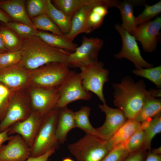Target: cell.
Wrapping results in <instances>:
<instances>
[{"mask_svg":"<svg viewBox=\"0 0 161 161\" xmlns=\"http://www.w3.org/2000/svg\"><path fill=\"white\" fill-rule=\"evenodd\" d=\"M112 87L114 105L129 119H135L148 99L161 95L160 89L148 90L143 80L135 82L129 76L124 77L120 83L113 84Z\"/></svg>","mask_w":161,"mask_h":161,"instance_id":"obj_1","label":"cell"},{"mask_svg":"<svg viewBox=\"0 0 161 161\" xmlns=\"http://www.w3.org/2000/svg\"><path fill=\"white\" fill-rule=\"evenodd\" d=\"M21 59L19 64L27 71L52 62L67 63L71 53L67 50L49 45L37 35L21 39Z\"/></svg>","mask_w":161,"mask_h":161,"instance_id":"obj_2","label":"cell"},{"mask_svg":"<svg viewBox=\"0 0 161 161\" xmlns=\"http://www.w3.org/2000/svg\"><path fill=\"white\" fill-rule=\"evenodd\" d=\"M69 66L66 62H52L28 71L29 84L45 88L58 87L70 72Z\"/></svg>","mask_w":161,"mask_h":161,"instance_id":"obj_3","label":"cell"},{"mask_svg":"<svg viewBox=\"0 0 161 161\" xmlns=\"http://www.w3.org/2000/svg\"><path fill=\"white\" fill-rule=\"evenodd\" d=\"M58 114L59 109L56 108L44 118L31 148L30 157H38L51 149L56 150L59 148L60 144L55 136Z\"/></svg>","mask_w":161,"mask_h":161,"instance_id":"obj_4","label":"cell"},{"mask_svg":"<svg viewBox=\"0 0 161 161\" xmlns=\"http://www.w3.org/2000/svg\"><path fill=\"white\" fill-rule=\"evenodd\" d=\"M106 143V140L86 134L68 148L77 161H101L109 152Z\"/></svg>","mask_w":161,"mask_h":161,"instance_id":"obj_5","label":"cell"},{"mask_svg":"<svg viewBox=\"0 0 161 161\" xmlns=\"http://www.w3.org/2000/svg\"><path fill=\"white\" fill-rule=\"evenodd\" d=\"M59 99L56 108L67 107L75 101L89 100L92 96V94L86 90L82 83L79 73L71 71L61 84L58 87Z\"/></svg>","mask_w":161,"mask_h":161,"instance_id":"obj_6","label":"cell"},{"mask_svg":"<svg viewBox=\"0 0 161 161\" xmlns=\"http://www.w3.org/2000/svg\"><path fill=\"white\" fill-rule=\"evenodd\" d=\"M79 73L84 87L95 94L103 104L106 103L103 93V86L108 81L109 71L98 61L80 69Z\"/></svg>","mask_w":161,"mask_h":161,"instance_id":"obj_7","label":"cell"},{"mask_svg":"<svg viewBox=\"0 0 161 161\" xmlns=\"http://www.w3.org/2000/svg\"><path fill=\"white\" fill-rule=\"evenodd\" d=\"M104 44L98 38L83 37L81 45L70 54L67 61L70 66L81 68L98 61L99 53Z\"/></svg>","mask_w":161,"mask_h":161,"instance_id":"obj_8","label":"cell"},{"mask_svg":"<svg viewBox=\"0 0 161 161\" xmlns=\"http://www.w3.org/2000/svg\"><path fill=\"white\" fill-rule=\"evenodd\" d=\"M115 28L120 35L122 47L121 51L115 54L114 57L117 59H128L133 63L136 69L153 67L142 57L135 37L119 24L115 25Z\"/></svg>","mask_w":161,"mask_h":161,"instance_id":"obj_9","label":"cell"},{"mask_svg":"<svg viewBox=\"0 0 161 161\" xmlns=\"http://www.w3.org/2000/svg\"><path fill=\"white\" fill-rule=\"evenodd\" d=\"M30 95L32 111L43 117L56 108L60 98L58 87H34L30 91Z\"/></svg>","mask_w":161,"mask_h":161,"instance_id":"obj_10","label":"cell"},{"mask_svg":"<svg viewBox=\"0 0 161 161\" xmlns=\"http://www.w3.org/2000/svg\"><path fill=\"white\" fill-rule=\"evenodd\" d=\"M32 112L30 102L20 94H14L6 114L0 122V132L9 128L16 123L24 120Z\"/></svg>","mask_w":161,"mask_h":161,"instance_id":"obj_11","label":"cell"},{"mask_svg":"<svg viewBox=\"0 0 161 161\" xmlns=\"http://www.w3.org/2000/svg\"><path fill=\"white\" fill-rule=\"evenodd\" d=\"M110 0H92L90 3L81 8L74 15L72 19V25L69 32L65 35L66 38L72 41L79 34L89 33L92 32L88 24L89 14L92 9L99 5L109 7L111 5Z\"/></svg>","mask_w":161,"mask_h":161,"instance_id":"obj_12","label":"cell"},{"mask_svg":"<svg viewBox=\"0 0 161 161\" xmlns=\"http://www.w3.org/2000/svg\"><path fill=\"white\" fill-rule=\"evenodd\" d=\"M161 29V17H157L137 26L133 35L141 44L145 52H151L156 49Z\"/></svg>","mask_w":161,"mask_h":161,"instance_id":"obj_13","label":"cell"},{"mask_svg":"<svg viewBox=\"0 0 161 161\" xmlns=\"http://www.w3.org/2000/svg\"><path fill=\"white\" fill-rule=\"evenodd\" d=\"M99 108L106 115L103 124L96 129L103 139L109 140L128 119L124 112L119 109L113 108L106 103L99 104Z\"/></svg>","mask_w":161,"mask_h":161,"instance_id":"obj_14","label":"cell"},{"mask_svg":"<svg viewBox=\"0 0 161 161\" xmlns=\"http://www.w3.org/2000/svg\"><path fill=\"white\" fill-rule=\"evenodd\" d=\"M43 117L32 111L26 119L13 124L10 128V135L18 134L20 136L31 148L42 122Z\"/></svg>","mask_w":161,"mask_h":161,"instance_id":"obj_15","label":"cell"},{"mask_svg":"<svg viewBox=\"0 0 161 161\" xmlns=\"http://www.w3.org/2000/svg\"><path fill=\"white\" fill-rule=\"evenodd\" d=\"M30 155L31 148L18 134L0 148V161H25Z\"/></svg>","mask_w":161,"mask_h":161,"instance_id":"obj_16","label":"cell"},{"mask_svg":"<svg viewBox=\"0 0 161 161\" xmlns=\"http://www.w3.org/2000/svg\"><path fill=\"white\" fill-rule=\"evenodd\" d=\"M0 83L16 92L29 84L28 71L19 64L0 69Z\"/></svg>","mask_w":161,"mask_h":161,"instance_id":"obj_17","label":"cell"},{"mask_svg":"<svg viewBox=\"0 0 161 161\" xmlns=\"http://www.w3.org/2000/svg\"><path fill=\"white\" fill-rule=\"evenodd\" d=\"M25 2L24 0H0V8L13 21L34 28L27 13Z\"/></svg>","mask_w":161,"mask_h":161,"instance_id":"obj_18","label":"cell"},{"mask_svg":"<svg viewBox=\"0 0 161 161\" xmlns=\"http://www.w3.org/2000/svg\"><path fill=\"white\" fill-rule=\"evenodd\" d=\"M59 114L55 136L59 144H63L66 140L67 134L76 128L74 112L67 106L58 109Z\"/></svg>","mask_w":161,"mask_h":161,"instance_id":"obj_19","label":"cell"},{"mask_svg":"<svg viewBox=\"0 0 161 161\" xmlns=\"http://www.w3.org/2000/svg\"><path fill=\"white\" fill-rule=\"evenodd\" d=\"M140 127V123L135 119H128L125 124L106 140V146L109 151L118 145L126 143Z\"/></svg>","mask_w":161,"mask_h":161,"instance_id":"obj_20","label":"cell"},{"mask_svg":"<svg viewBox=\"0 0 161 161\" xmlns=\"http://www.w3.org/2000/svg\"><path fill=\"white\" fill-rule=\"evenodd\" d=\"M139 1L126 0L119 1L116 7L119 10L122 21L120 25L123 29L133 35L137 27L134 14V7L139 4Z\"/></svg>","mask_w":161,"mask_h":161,"instance_id":"obj_21","label":"cell"},{"mask_svg":"<svg viewBox=\"0 0 161 161\" xmlns=\"http://www.w3.org/2000/svg\"><path fill=\"white\" fill-rule=\"evenodd\" d=\"M36 35L47 43L55 47L74 52L78 47L77 44L69 40L65 35H61L37 30Z\"/></svg>","mask_w":161,"mask_h":161,"instance_id":"obj_22","label":"cell"},{"mask_svg":"<svg viewBox=\"0 0 161 161\" xmlns=\"http://www.w3.org/2000/svg\"><path fill=\"white\" fill-rule=\"evenodd\" d=\"M46 14L58 26L65 35L68 34L71 27L72 19L56 8L50 0H47Z\"/></svg>","mask_w":161,"mask_h":161,"instance_id":"obj_23","label":"cell"},{"mask_svg":"<svg viewBox=\"0 0 161 161\" xmlns=\"http://www.w3.org/2000/svg\"><path fill=\"white\" fill-rule=\"evenodd\" d=\"M91 111L90 108L88 106H82L78 111L74 112V118L76 128H78L84 131L86 134L102 137L90 123L89 117Z\"/></svg>","mask_w":161,"mask_h":161,"instance_id":"obj_24","label":"cell"},{"mask_svg":"<svg viewBox=\"0 0 161 161\" xmlns=\"http://www.w3.org/2000/svg\"><path fill=\"white\" fill-rule=\"evenodd\" d=\"M92 0H54L52 2L57 9L72 19L75 13Z\"/></svg>","mask_w":161,"mask_h":161,"instance_id":"obj_25","label":"cell"},{"mask_svg":"<svg viewBox=\"0 0 161 161\" xmlns=\"http://www.w3.org/2000/svg\"><path fill=\"white\" fill-rule=\"evenodd\" d=\"M161 113V100L151 97L146 101L134 119L140 123L146 120L152 118Z\"/></svg>","mask_w":161,"mask_h":161,"instance_id":"obj_26","label":"cell"},{"mask_svg":"<svg viewBox=\"0 0 161 161\" xmlns=\"http://www.w3.org/2000/svg\"><path fill=\"white\" fill-rule=\"evenodd\" d=\"M2 38L8 52L20 50L21 39L13 31L2 25L0 26Z\"/></svg>","mask_w":161,"mask_h":161,"instance_id":"obj_27","label":"cell"},{"mask_svg":"<svg viewBox=\"0 0 161 161\" xmlns=\"http://www.w3.org/2000/svg\"><path fill=\"white\" fill-rule=\"evenodd\" d=\"M31 19L34 27L36 30L47 31L60 35H64L46 14L40 15Z\"/></svg>","mask_w":161,"mask_h":161,"instance_id":"obj_28","label":"cell"},{"mask_svg":"<svg viewBox=\"0 0 161 161\" xmlns=\"http://www.w3.org/2000/svg\"><path fill=\"white\" fill-rule=\"evenodd\" d=\"M145 141L143 148L151 151V142L157 134L161 132V113L152 118L149 126L144 131Z\"/></svg>","mask_w":161,"mask_h":161,"instance_id":"obj_29","label":"cell"},{"mask_svg":"<svg viewBox=\"0 0 161 161\" xmlns=\"http://www.w3.org/2000/svg\"><path fill=\"white\" fill-rule=\"evenodd\" d=\"M134 74L151 81L158 88L161 87V66L146 68L135 69L133 71Z\"/></svg>","mask_w":161,"mask_h":161,"instance_id":"obj_30","label":"cell"},{"mask_svg":"<svg viewBox=\"0 0 161 161\" xmlns=\"http://www.w3.org/2000/svg\"><path fill=\"white\" fill-rule=\"evenodd\" d=\"M1 24L14 32L21 39L36 35L37 30L23 23L13 21Z\"/></svg>","mask_w":161,"mask_h":161,"instance_id":"obj_31","label":"cell"},{"mask_svg":"<svg viewBox=\"0 0 161 161\" xmlns=\"http://www.w3.org/2000/svg\"><path fill=\"white\" fill-rule=\"evenodd\" d=\"M144 6L143 11L135 17V22L137 26L150 21L161 12V1L151 5L145 4Z\"/></svg>","mask_w":161,"mask_h":161,"instance_id":"obj_32","label":"cell"},{"mask_svg":"<svg viewBox=\"0 0 161 161\" xmlns=\"http://www.w3.org/2000/svg\"><path fill=\"white\" fill-rule=\"evenodd\" d=\"M145 141L144 132L140 127L126 142L125 148L129 153L137 151L143 148Z\"/></svg>","mask_w":161,"mask_h":161,"instance_id":"obj_33","label":"cell"},{"mask_svg":"<svg viewBox=\"0 0 161 161\" xmlns=\"http://www.w3.org/2000/svg\"><path fill=\"white\" fill-rule=\"evenodd\" d=\"M16 92L0 83V122L4 118Z\"/></svg>","mask_w":161,"mask_h":161,"instance_id":"obj_34","label":"cell"},{"mask_svg":"<svg viewBox=\"0 0 161 161\" xmlns=\"http://www.w3.org/2000/svg\"><path fill=\"white\" fill-rule=\"evenodd\" d=\"M47 0H29L27 3L26 10L31 19L40 15L46 14Z\"/></svg>","mask_w":161,"mask_h":161,"instance_id":"obj_35","label":"cell"},{"mask_svg":"<svg viewBox=\"0 0 161 161\" xmlns=\"http://www.w3.org/2000/svg\"><path fill=\"white\" fill-rule=\"evenodd\" d=\"M21 59L20 50L0 54V69L17 64L20 62Z\"/></svg>","mask_w":161,"mask_h":161,"instance_id":"obj_36","label":"cell"},{"mask_svg":"<svg viewBox=\"0 0 161 161\" xmlns=\"http://www.w3.org/2000/svg\"><path fill=\"white\" fill-rule=\"evenodd\" d=\"M125 144L118 145L109 152L101 161H123L130 153Z\"/></svg>","mask_w":161,"mask_h":161,"instance_id":"obj_37","label":"cell"},{"mask_svg":"<svg viewBox=\"0 0 161 161\" xmlns=\"http://www.w3.org/2000/svg\"><path fill=\"white\" fill-rule=\"evenodd\" d=\"M104 18V17L92 10L89 16L88 24L92 31L100 27L103 23Z\"/></svg>","mask_w":161,"mask_h":161,"instance_id":"obj_38","label":"cell"},{"mask_svg":"<svg viewBox=\"0 0 161 161\" xmlns=\"http://www.w3.org/2000/svg\"><path fill=\"white\" fill-rule=\"evenodd\" d=\"M147 153L143 148L136 152L130 153L123 161H144Z\"/></svg>","mask_w":161,"mask_h":161,"instance_id":"obj_39","label":"cell"},{"mask_svg":"<svg viewBox=\"0 0 161 161\" xmlns=\"http://www.w3.org/2000/svg\"><path fill=\"white\" fill-rule=\"evenodd\" d=\"M55 149H51L43 155L37 157H29L25 161H47L50 157L55 152Z\"/></svg>","mask_w":161,"mask_h":161,"instance_id":"obj_40","label":"cell"},{"mask_svg":"<svg viewBox=\"0 0 161 161\" xmlns=\"http://www.w3.org/2000/svg\"><path fill=\"white\" fill-rule=\"evenodd\" d=\"M9 128L4 131L0 132V148L4 143L9 141L13 137V135H9Z\"/></svg>","mask_w":161,"mask_h":161,"instance_id":"obj_41","label":"cell"},{"mask_svg":"<svg viewBox=\"0 0 161 161\" xmlns=\"http://www.w3.org/2000/svg\"><path fill=\"white\" fill-rule=\"evenodd\" d=\"M108 8L105 5H99L94 7L92 10L105 17L108 13Z\"/></svg>","mask_w":161,"mask_h":161,"instance_id":"obj_42","label":"cell"},{"mask_svg":"<svg viewBox=\"0 0 161 161\" xmlns=\"http://www.w3.org/2000/svg\"><path fill=\"white\" fill-rule=\"evenodd\" d=\"M144 161H161V155L155 154L151 151H148Z\"/></svg>","mask_w":161,"mask_h":161,"instance_id":"obj_43","label":"cell"},{"mask_svg":"<svg viewBox=\"0 0 161 161\" xmlns=\"http://www.w3.org/2000/svg\"><path fill=\"white\" fill-rule=\"evenodd\" d=\"M13 21L8 15L0 8V21L2 23L6 24Z\"/></svg>","mask_w":161,"mask_h":161,"instance_id":"obj_44","label":"cell"},{"mask_svg":"<svg viewBox=\"0 0 161 161\" xmlns=\"http://www.w3.org/2000/svg\"><path fill=\"white\" fill-rule=\"evenodd\" d=\"M152 119V118L148 119L140 123L141 128L144 131L149 126Z\"/></svg>","mask_w":161,"mask_h":161,"instance_id":"obj_45","label":"cell"},{"mask_svg":"<svg viewBox=\"0 0 161 161\" xmlns=\"http://www.w3.org/2000/svg\"><path fill=\"white\" fill-rule=\"evenodd\" d=\"M7 52L2 38L0 29V54L4 53Z\"/></svg>","mask_w":161,"mask_h":161,"instance_id":"obj_46","label":"cell"},{"mask_svg":"<svg viewBox=\"0 0 161 161\" xmlns=\"http://www.w3.org/2000/svg\"><path fill=\"white\" fill-rule=\"evenodd\" d=\"M151 151L154 154L157 155H161V148L160 147L156 148H155L151 150Z\"/></svg>","mask_w":161,"mask_h":161,"instance_id":"obj_47","label":"cell"},{"mask_svg":"<svg viewBox=\"0 0 161 161\" xmlns=\"http://www.w3.org/2000/svg\"><path fill=\"white\" fill-rule=\"evenodd\" d=\"M61 161H74L69 157H66L64 158Z\"/></svg>","mask_w":161,"mask_h":161,"instance_id":"obj_48","label":"cell"}]
</instances>
